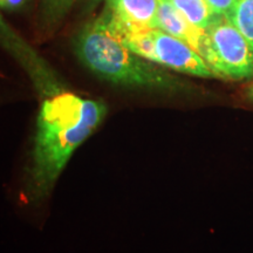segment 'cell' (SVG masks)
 Here are the masks:
<instances>
[{
    "label": "cell",
    "mask_w": 253,
    "mask_h": 253,
    "mask_svg": "<svg viewBox=\"0 0 253 253\" xmlns=\"http://www.w3.org/2000/svg\"><path fill=\"white\" fill-rule=\"evenodd\" d=\"M158 0H107L104 15L116 32L157 28Z\"/></svg>",
    "instance_id": "8992f818"
},
{
    "label": "cell",
    "mask_w": 253,
    "mask_h": 253,
    "mask_svg": "<svg viewBox=\"0 0 253 253\" xmlns=\"http://www.w3.org/2000/svg\"><path fill=\"white\" fill-rule=\"evenodd\" d=\"M225 17L253 48V0H237Z\"/></svg>",
    "instance_id": "9c48e42d"
},
{
    "label": "cell",
    "mask_w": 253,
    "mask_h": 253,
    "mask_svg": "<svg viewBox=\"0 0 253 253\" xmlns=\"http://www.w3.org/2000/svg\"><path fill=\"white\" fill-rule=\"evenodd\" d=\"M207 2L214 15H225L233 7L237 0H207Z\"/></svg>",
    "instance_id": "8fae6325"
},
{
    "label": "cell",
    "mask_w": 253,
    "mask_h": 253,
    "mask_svg": "<svg viewBox=\"0 0 253 253\" xmlns=\"http://www.w3.org/2000/svg\"><path fill=\"white\" fill-rule=\"evenodd\" d=\"M131 52L148 61L183 74L199 78H216L198 52L178 38L160 28L134 32H116Z\"/></svg>",
    "instance_id": "277c9868"
},
{
    "label": "cell",
    "mask_w": 253,
    "mask_h": 253,
    "mask_svg": "<svg viewBox=\"0 0 253 253\" xmlns=\"http://www.w3.org/2000/svg\"><path fill=\"white\" fill-rule=\"evenodd\" d=\"M199 54L216 78L245 80L253 77V48L225 15H214L205 30Z\"/></svg>",
    "instance_id": "3957f363"
},
{
    "label": "cell",
    "mask_w": 253,
    "mask_h": 253,
    "mask_svg": "<svg viewBox=\"0 0 253 253\" xmlns=\"http://www.w3.org/2000/svg\"><path fill=\"white\" fill-rule=\"evenodd\" d=\"M0 46L4 47L26 69L37 90L41 95H46L63 88L61 80L56 77L54 71L49 67L30 46L11 30L0 15Z\"/></svg>",
    "instance_id": "5b68a950"
},
{
    "label": "cell",
    "mask_w": 253,
    "mask_h": 253,
    "mask_svg": "<svg viewBox=\"0 0 253 253\" xmlns=\"http://www.w3.org/2000/svg\"><path fill=\"white\" fill-rule=\"evenodd\" d=\"M107 104L67 88L41 96L26 171L25 194L33 203L48 196L69 160L106 119Z\"/></svg>",
    "instance_id": "6da1fadb"
},
{
    "label": "cell",
    "mask_w": 253,
    "mask_h": 253,
    "mask_svg": "<svg viewBox=\"0 0 253 253\" xmlns=\"http://www.w3.org/2000/svg\"><path fill=\"white\" fill-rule=\"evenodd\" d=\"M156 26L170 36L184 41L196 52H201L205 31L190 23L169 0H158Z\"/></svg>",
    "instance_id": "52a82bcc"
},
{
    "label": "cell",
    "mask_w": 253,
    "mask_h": 253,
    "mask_svg": "<svg viewBox=\"0 0 253 253\" xmlns=\"http://www.w3.org/2000/svg\"><path fill=\"white\" fill-rule=\"evenodd\" d=\"M74 53L93 74L119 87L177 90L181 84L126 47L104 14L87 24L74 40Z\"/></svg>",
    "instance_id": "7a4b0ae2"
},
{
    "label": "cell",
    "mask_w": 253,
    "mask_h": 253,
    "mask_svg": "<svg viewBox=\"0 0 253 253\" xmlns=\"http://www.w3.org/2000/svg\"><path fill=\"white\" fill-rule=\"evenodd\" d=\"M25 2H26V0H0V7L13 11V9L23 7Z\"/></svg>",
    "instance_id": "7c38bea8"
},
{
    "label": "cell",
    "mask_w": 253,
    "mask_h": 253,
    "mask_svg": "<svg viewBox=\"0 0 253 253\" xmlns=\"http://www.w3.org/2000/svg\"><path fill=\"white\" fill-rule=\"evenodd\" d=\"M97 1H100V0H91V2H93V4H96Z\"/></svg>",
    "instance_id": "4fadbf2b"
},
{
    "label": "cell",
    "mask_w": 253,
    "mask_h": 253,
    "mask_svg": "<svg viewBox=\"0 0 253 253\" xmlns=\"http://www.w3.org/2000/svg\"><path fill=\"white\" fill-rule=\"evenodd\" d=\"M75 0H42V14L45 23L54 26L74 4Z\"/></svg>",
    "instance_id": "30bf717a"
},
{
    "label": "cell",
    "mask_w": 253,
    "mask_h": 253,
    "mask_svg": "<svg viewBox=\"0 0 253 253\" xmlns=\"http://www.w3.org/2000/svg\"><path fill=\"white\" fill-rule=\"evenodd\" d=\"M191 24L207 30L214 17L207 0H169Z\"/></svg>",
    "instance_id": "ba28073f"
}]
</instances>
